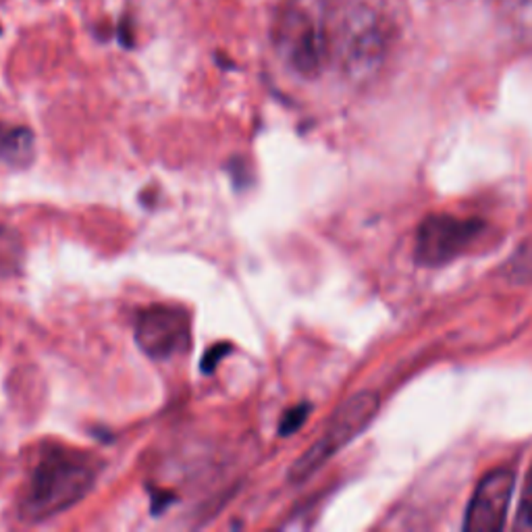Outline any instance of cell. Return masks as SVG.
I'll return each instance as SVG.
<instances>
[{
  "instance_id": "1",
  "label": "cell",
  "mask_w": 532,
  "mask_h": 532,
  "mask_svg": "<svg viewBox=\"0 0 532 532\" xmlns=\"http://www.w3.org/2000/svg\"><path fill=\"white\" fill-rule=\"evenodd\" d=\"M100 462L69 447L44 449L19 499V518L44 522L84 502L96 485Z\"/></svg>"
},
{
  "instance_id": "2",
  "label": "cell",
  "mask_w": 532,
  "mask_h": 532,
  "mask_svg": "<svg viewBox=\"0 0 532 532\" xmlns=\"http://www.w3.org/2000/svg\"><path fill=\"white\" fill-rule=\"evenodd\" d=\"M331 59L354 81L372 78L383 65L391 40L387 15L371 0H348L331 17Z\"/></svg>"
},
{
  "instance_id": "3",
  "label": "cell",
  "mask_w": 532,
  "mask_h": 532,
  "mask_svg": "<svg viewBox=\"0 0 532 532\" xmlns=\"http://www.w3.org/2000/svg\"><path fill=\"white\" fill-rule=\"evenodd\" d=\"M331 17L324 0H287L273 28V44L299 78H318L331 59Z\"/></svg>"
},
{
  "instance_id": "4",
  "label": "cell",
  "mask_w": 532,
  "mask_h": 532,
  "mask_svg": "<svg viewBox=\"0 0 532 532\" xmlns=\"http://www.w3.org/2000/svg\"><path fill=\"white\" fill-rule=\"evenodd\" d=\"M379 408L381 399L377 393L372 391H360L346 399V402L335 410V414L331 416L324 433L312 443L308 452H304L293 462L290 474H287L290 483L299 485L310 477H315L333 455L340 454L348 443H352L356 437L362 435L371 427Z\"/></svg>"
},
{
  "instance_id": "5",
  "label": "cell",
  "mask_w": 532,
  "mask_h": 532,
  "mask_svg": "<svg viewBox=\"0 0 532 532\" xmlns=\"http://www.w3.org/2000/svg\"><path fill=\"white\" fill-rule=\"evenodd\" d=\"M483 235L485 225L477 218L429 217L418 229L416 258L421 265L443 266L471 252Z\"/></svg>"
},
{
  "instance_id": "6",
  "label": "cell",
  "mask_w": 532,
  "mask_h": 532,
  "mask_svg": "<svg viewBox=\"0 0 532 532\" xmlns=\"http://www.w3.org/2000/svg\"><path fill=\"white\" fill-rule=\"evenodd\" d=\"M135 341L148 358L171 360L190 348V316L175 306H148L137 316Z\"/></svg>"
},
{
  "instance_id": "7",
  "label": "cell",
  "mask_w": 532,
  "mask_h": 532,
  "mask_svg": "<svg viewBox=\"0 0 532 532\" xmlns=\"http://www.w3.org/2000/svg\"><path fill=\"white\" fill-rule=\"evenodd\" d=\"M516 477L512 468H497L480 480L468 505L464 528L468 532H497L508 516Z\"/></svg>"
},
{
  "instance_id": "8",
  "label": "cell",
  "mask_w": 532,
  "mask_h": 532,
  "mask_svg": "<svg viewBox=\"0 0 532 532\" xmlns=\"http://www.w3.org/2000/svg\"><path fill=\"white\" fill-rule=\"evenodd\" d=\"M36 156L34 131L23 125L0 121V162L11 167H28Z\"/></svg>"
},
{
  "instance_id": "9",
  "label": "cell",
  "mask_w": 532,
  "mask_h": 532,
  "mask_svg": "<svg viewBox=\"0 0 532 532\" xmlns=\"http://www.w3.org/2000/svg\"><path fill=\"white\" fill-rule=\"evenodd\" d=\"M505 21L522 42L532 44V0H502Z\"/></svg>"
},
{
  "instance_id": "10",
  "label": "cell",
  "mask_w": 532,
  "mask_h": 532,
  "mask_svg": "<svg viewBox=\"0 0 532 532\" xmlns=\"http://www.w3.org/2000/svg\"><path fill=\"white\" fill-rule=\"evenodd\" d=\"M310 410H312L310 404H298V405H293V408L287 410L279 421V435L290 437L293 433H298V430L306 424V421H308Z\"/></svg>"
},
{
  "instance_id": "11",
  "label": "cell",
  "mask_w": 532,
  "mask_h": 532,
  "mask_svg": "<svg viewBox=\"0 0 532 532\" xmlns=\"http://www.w3.org/2000/svg\"><path fill=\"white\" fill-rule=\"evenodd\" d=\"M516 528L518 530H532V468L528 472L527 485H524L520 508H518V518H516Z\"/></svg>"
},
{
  "instance_id": "12",
  "label": "cell",
  "mask_w": 532,
  "mask_h": 532,
  "mask_svg": "<svg viewBox=\"0 0 532 532\" xmlns=\"http://www.w3.org/2000/svg\"><path fill=\"white\" fill-rule=\"evenodd\" d=\"M512 271H514V277L532 279V248H527L524 252H520L518 258H514Z\"/></svg>"
},
{
  "instance_id": "13",
  "label": "cell",
  "mask_w": 532,
  "mask_h": 532,
  "mask_svg": "<svg viewBox=\"0 0 532 532\" xmlns=\"http://www.w3.org/2000/svg\"><path fill=\"white\" fill-rule=\"evenodd\" d=\"M225 354H227V348H225V346H217V348L209 349V354H206L204 360H202V371L204 372H212V371H215V366L218 364V360H221Z\"/></svg>"
}]
</instances>
